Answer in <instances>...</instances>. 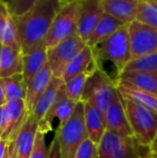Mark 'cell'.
Returning a JSON list of instances; mask_svg holds the SVG:
<instances>
[{
    "label": "cell",
    "instance_id": "1",
    "mask_svg": "<svg viewBox=\"0 0 157 158\" xmlns=\"http://www.w3.org/2000/svg\"><path fill=\"white\" fill-rule=\"evenodd\" d=\"M60 6L61 0H44L25 14L14 17L23 54L43 43Z\"/></svg>",
    "mask_w": 157,
    "mask_h": 158
},
{
    "label": "cell",
    "instance_id": "2",
    "mask_svg": "<svg viewBox=\"0 0 157 158\" xmlns=\"http://www.w3.org/2000/svg\"><path fill=\"white\" fill-rule=\"evenodd\" d=\"M90 48L94 54L97 67L99 68L105 63L111 64L115 68L116 80H118L130 61L127 25L119 28L112 35L98 42Z\"/></svg>",
    "mask_w": 157,
    "mask_h": 158
},
{
    "label": "cell",
    "instance_id": "3",
    "mask_svg": "<svg viewBox=\"0 0 157 158\" xmlns=\"http://www.w3.org/2000/svg\"><path fill=\"white\" fill-rule=\"evenodd\" d=\"M122 101L132 137L142 146L150 148L157 135V113L123 97Z\"/></svg>",
    "mask_w": 157,
    "mask_h": 158
},
{
    "label": "cell",
    "instance_id": "4",
    "mask_svg": "<svg viewBox=\"0 0 157 158\" xmlns=\"http://www.w3.org/2000/svg\"><path fill=\"white\" fill-rule=\"evenodd\" d=\"M61 158H74L82 142L87 138L84 125L83 101L76 103L72 116L64 125L58 126L55 131Z\"/></svg>",
    "mask_w": 157,
    "mask_h": 158
},
{
    "label": "cell",
    "instance_id": "5",
    "mask_svg": "<svg viewBox=\"0 0 157 158\" xmlns=\"http://www.w3.org/2000/svg\"><path fill=\"white\" fill-rule=\"evenodd\" d=\"M98 158H142L151 155L132 135H123L105 130L97 144Z\"/></svg>",
    "mask_w": 157,
    "mask_h": 158
},
{
    "label": "cell",
    "instance_id": "6",
    "mask_svg": "<svg viewBox=\"0 0 157 158\" xmlns=\"http://www.w3.org/2000/svg\"><path fill=\"white\" fill-rule=\"evenodd\" d=\"M116 94L115 80L102 69L97 68L88 77L82 101L90 102L105 114Z\"/></svg>",
    "mask_w": 157,
    "mask_h": 158
},
{
    "label": "cell",
    "instance_id": "7",
    "mask_svg": "<svg viewBox=\"0 0 157 158\" xmlns=\"http://www.w3.org/2000/svg\"><path fill=\"white\" fill-rule=\"evenodd\" d=\"M78 10L79 1L61 3L43 41L46 48H52L59 42L76 35Z\"/></svg>",
    "mask_w": 157,
    "mask_h": 158
},
{
    "label": "cell",
    "instance_id": "8",
    "mask_svg": "<svg viewBox=\"0 0 157 158\" xmlns=\"http://www.w3.org/2000/svg\"><path fill=\"white\" fill-rule=\"evenodd\" d=\"M130 61L157 54V30L138 21L127 24Z\"/></svg>",
    "mask_w": 157,
    "mask_h": 158
},
{
    "label": "cell",
    "instance_id": "9",
    "mask_svg": "<svg viewBox=\"0 0 157 158\" xmlns=\"http://www.w3.org/2000/svg\"><path fill=\"white\" fill-rule=\"evenodd\" d=\"M86 45L78 35H74L48 48V64L53 77L61 79L66 67Z\"/></svg>",
    "mask_w": 157,
    "mask_h": 158
},
{
    "label": "cell",
    "instance_id": "10",
    "mask_svg": "<svg viewBox=\"0 0 157 158\" xmlns=\"http://www.w3.org/2000/svg\"><path fill=\"white\" fill-rule=\"evenodd\" d=\"M105 14L102 0H80L76 35L87 44L93 31Z\"/></svg>",
    "mask_w": 157,
    "mask_h": 158
},
{
    "label": "cell",
    "instance_id": "11",
    "mask_svg": "<svg viewBox=\"0 0 157 158\" xmlns=\"http://www.w3.org/2000/svg\"><path fill=\"white\" fill-rule=\"evenodd\" d=\"M76 103L78 102H74L73 100L68 97L63 86L53 108L46 114V116L38 124V130L44 135L48 133L52 130V121L54 118L58 119V126L64 125L72 116L74 110H76Z\"/></svg>",
    "mask_w": 157,
    "mask_h": 158
},
{
    "label": "cell",
    "instance_id": "12",
    "mask_svg": "<svg viewBox=\"0 0 157 158\" xmlns=\"http://www.w3.org/2000/svg\"><path fill=\"white\" fill-rule=\"evenodd\" d=\"M37 133H38V122L31 113L28 112L25 121L17 131L14 141H12L14 143L19 158H29Z\"/></svg>",
    "mask_w": 157,
    "mask_h": 158
},
{
    "label": "cell",
    "instance_id": "13",
    "mask_svg": "<svg viewBox=\"0 0 157 158\" xmlns=\"http://www.w3.org/2000/svg\"><path fill=\"white\" fill-rule=\"evenodd\" d=\"M105 118L107 130L123 135H132L122 97L118 92L108 106L105 113Z\"/></svg>",
    "mask_w": 157,
    "mask_h": 158
},
{
    "label": "cell",
    "instance_id": "14",
    "mask_svg": "<svg viewBox=\"0 0 157 158\" xmlns=\"http://www.w3.org/2000/svg\"><path fill=\"white\" fill-rule=\"evenodd\" d=\"M4 110L6 115V130L1 139L8 142L14 141L17 135V131L21 128L22 124L24 123L26 116L28 114L26 108L25 100H16V101H6L4 104Z\"/></svg>",
    "mask_w": 157,
    "mask_h": 158
},
{
    "label": "cell",
    "instance_id": "15",
    "mask_svg": "<svg viewBox=\"0 0 157 158\" xmlns=\"http://www.w3.org/2000/svg\"><path fill=\"white\" fill-rule=\"evenodd\" d=\"M84 108V125L87 138L94 143L98 144L107 130L105 114L101 113L90 102L83 101Z\"/></svg>",
    "mask_w": 157,
    "mask_h": 158
},
{
    "label": "cell",
    "instance_id": "16",
    "mask_svg": "<svg viewBox=\"0 0 157 158\" xmlns=\"http://www.w3.org/2000/svg\"><path fill=\"white\" fill-rule=\"evenodd\" d=\"M63 86H64L63 80L59 79V77H53L48 87L46 88L45 92L40 96L39 99L37 100L36 104L34 106V108H32L30 113L34 115V117L38 122V124L46 116V114L53 108L57 98H58V95L60 93Z\"/></svg>",
    "mask_w": 157,
    "mask_h": 158
},
{
    "label": "cell",
    "instance_id": "17",
    "mask_svg": "<svg viewBox=\"0 0 157 158\" xmlns=\"http://www.w3.org/2000/svg\"><path fill=\"white\" fill-rule=\"evenodd\" d=\"M48 64V48L41 43L30 50L29 52L23 54V79L26 86L29 81Z\"/></svg>",
    "mask_w": 157,
    "mask_h": 158
},
{
    "label": "cell",
    "instance_id": "18",
    "mask_svg": "<svg viewBox=\"0 0 157 158\" xmlns=\"http://www.w3.org/2000/svg\"><path fill=\"white\" fill-rule=\"evenodd\" d=\"M23 53L19 48L0 43V79L22 74Z\"/></svg>",
    "mask_w": 157,
    "mask_h": 158
},
{
    "label": "cell",
    "instance_id": "19",
    "mask_svg": "<svg viewBox=\"0 0 157 158\" xmlns=\"http://www.w3.org/2000/svg\"><path fill=\"white\" fill-rule=\"evenodd\" d=\"M53 79V73L48 64L44 66L34 77L29 81L26 86V98L25 103L28 112H31L32 108L36 104L39 97L45 92Z\"/></svg>",
    "mask_w": 157,
    "mask_h": 158
},
{
    "label": "cell",
    "instance_id": "20",
    "mask_svg": "<svg viewBox=\"0 0 157 158\" xmlns=\"http://www.w3.org/2000/svg\"><path fill=\"white\" fill-rule=\"evenodd\" d=\"M115 83L157 95V75L150 73L123 71Z\"/></svg>",
    "mask_w": 157,
    "mask_h": 158
},
{
    "label": "cell",
    "instance_id": "21",
    "mask_svg": "<svg viewBox=\"0 0 157 158\" xmlns=\"http://www.w3.org/2000/svg\"><path fill=\"white\" fill-rule=\"evenodd\" d=\"M97 68L98 67L96 64L92 48L86 45L66 67L61 80L64 82H67L68 80L72 79L73 77H76V75L87 72V71H93Z\"/></svg>",
    "mask_w": 157,
    "mask_h": 158
},
{
    "label": "cell",
    "instance_id": "22",
    "mask_svg": "<svg viewBox=\"0 0 157 158\" xmlns=\"http://www.w3.org/2000/svg\"><path fill=\"white\" fill-rule=\"evenodd\" d=\"M102 6L105 13L125 25L136 21L137 0H102Z\"/></svg>",
    "mask_w": 157,
    "mask_h": 158
},
{
    "label": "cell",
    "instance_id": "23",
    "mask_svg": "<svg viewBox=\"0 0 157 158\" xmlns=\"http://www.w3.org/2000/svg\"><path fill=\"white\" fill-rule=\"evenodd\" d=\"M0 43L21 50L15 19L2 0H0Z\"/></svg>",
    "mask_w": 157,
    "mask_h": 158
},
{
    "label": "cell",
    "instance_id": "24",
    "mask_svg": "<svg viewBox=\"0 0 157 158\" xmlns=\"http://www.w3.org/2000/svg\"><path fill=\"white\" fill-rule=\"evenodd\" d=\"M116 88H118L119 95L123 98L130 100V101L134 102V103L139 104V106H143L147 110H151L157 113V95L136 89V88L122 85V84L118 83H116Z\"/></svg>",
    "mask_w": 157,
    "mask_h": 158
},
{
    "label": "cell",
    "instance_id": "25",
    "mask_svg": "<svg viewBox=\"0 0 157 158\" xmlns=\"http://www.w3.org/2000/svg\"><path fill=\"white\" fill-rule=\"evenodd\" d=\"M123 26H125V24L119 22L118 19H114L111 15L105 13L100 19V21H99V23L97 24L96 28L93 31L89 40L87 41V45L92 48L98 42L109 38L110 35H112L115 31H118L119 28H122Z\"/></svg>",
    "mask_w": 157,
    "mask_h": 158
},
{
    "label": "cell",
    "instance_id": "26",
    "mask_svg": "<svg viewBox=\"0 0 157 158\" xmlns=\"http://www.w3.org/2000/svg\"><path fill=\"white\" fill-rule=\"evenodd\" d=\"M0 82L6 94V101L25 100L26 98V83L22 74H15L12 77L0 79Z\"/></svg>",
    "mask_w": 157,
    "mask_h": 158
},
{
    "label": "cell",
    "instance_id": "27",
    "mask_svg": "<svg viewBox=\"0 0 157 158\" xmlns=\"http://www.w3.org/2000/svg\"><path fill=\"white\" fill-rule=\"evenodd\" d=\"M136 21L157 30L156 0H137Z\"/></svg>",
    "mask_w": 157,
    "mask_h": 158
},
{
    "label": "cell",
    "instance_id": "28",
    "mask_svg": "<svg viewBox=\"0 0 157 158\" xmlns=\"http://www.w3.org/2000/svg\"><path fill=\"white\" fill-rule=\"evenodd\" d=\"M95 70H96V69H95ZM95 70L81 73V74H79V75H76V77H73L72 79L68 80L67 82H64L65 92L70 99H72L74 102L82 101V98H83L84 89H85L87 80H88V77H89V75L92 74Z\"/></svg>",
    "mask_w": 157,
    "mask_h": 158
},
{
    "label": "cell",
    "instance_id": "29",
    "mask_svg": "<svg viewBox=\"0 0 157 158\" xmlns=\"http://www.w3.org/2000/svg\"><path fill=\"white\" fill-rule=\"evenodd\" d=\"M124 71H134V72H144L157 75V54L149 55L129 61Z\"/></svg>",
    "mask_w": 157,
    "mask_h": 158
},
{
    "label": "cell",
    "instance_id": "30",
    "mask_svg": "<svg viewBox=\"0 0 157 158\" xmlns=\"http://www.w3.org/2000/svg\"><path fill=\"white\" fill-rule=\"evenodd\" d=\"M44 0H10L6 3L13 17L21 16Z\"/></svg>",
    "mask_w": 157,
    "mask_h": 158
},
{
    "label": "cell",
    "instance_id": "31",
    "mask_svg": "<svg viewBox=\"0 0 157 158\" xmlns=\"http://www.w3.org/2000/svg\"><path fill=\"white\" fill-rule=\"evenodd\" d=\"M48 152H50V146L46 145L45 135L38 130L29 158H48Z\"/></svg>",
    "mask_w": 157,
    "mask_h": 158
},
{
    "label": "cell",
    "instance_id": "32",
    "mask_svg": "<svg viewBox=\"0 0 157 158\" xmlns=\"http://www.w3.org/2000/svg\"><path fill=\"white\" fill-rule=\"evenodd\" d=\"M74 158H98L97 144L86 138L78 148Z\"/></svg>",
    "mask_w": 157,
    "mask_h": 158
},
{
    "label": "cell",
    "instance_id": "33",
    "mask_svg": "<svg viewBox=\"0 0 157 158\" xmlns=\"http://www.w3.org/2000/svg\"><path fill=\"white\" fill-rule=\"evenodd\" d=\"M48 158H61L60 157V152H59V145L57 138L54 135L52 142L50 144V152H48Z\"/></svg>",
    "mask_w": 157,
    "mask_h": 158
},
{
    "label": "cell",
    "instance_id": "34",
    "mask_svg": "<svg viewBox=\"0 0 157 158\" xmlns=\"http://www.w3.org/2000/svg\"><path fill=\"white\" fill-rule=\"evenodd\" d=\"M6 126H8V122H6V115L4 106H0V138L4 135L6 130Z\"/></svg>",
    "mask_w": 157,
    "mask_h": 158
},
{
    "label": "cell",
    "instance_id": "35",
    "mask_svg": "<svg viewBox=\"0 0 157 158\" xmlns=\"http://www.w3.org/2000/svg\"><path fill=\"white\" fill-rule=\"evenodd\" d=\"M8 145H9V142L0 138V158L4 157L6 151H8Z\"/></svg>",
    "mask_w": 157,
    "mask_h": 158
},
{
    "label": "cell",
    "instance_id": "36",
    "mask_svg": "<svg viewBox=\"0 0 157 158\" xmlns=\"http://www.w3.org/2000/svg\"><path fill=\"white\" fill-rule=\"evenodd\" d=\"M8 150H9V154H10L11 158H19L16 154V150H15V146L13 142H9V145H8Z\"/></svg>",
    "mask_w": 157,
    "mask_h": 158
},
{
    "label": "cell",
    "instance_id": "37",
    "mask_svg": "<svg viewBox=\"0 0 157 158\" xmlns=\"http://www.w3.org/2000/svg\"><path fill=\"white\" fill-rule=\"evenodd\" d=\"M6 102V94H4L3 87H2V84L0 82V106H4Z\"/></svg>",
    "mask_w": 157,
    "mask_h": 158
},
{
    "label": "cell",
    "instance_id": "38",
    "mask_svg": "<svg viewBox=\"0 0 157 158\" xmlns=\"http://www.w3.org/2000/svg\"><path fill=\"white\" fill-rule=\"evenodd\" d=\"M150 153L152 155H157V135L155 139H154L153 143H152V145L150 146Z\"/></svg>",
    "mask_w": 157,
    "mask_h": 158
},
{
    "label": "cell",
    "instance_id": "39",
    "mask_svg": "<svg viewBox=\"0 0 157 158\" xmlns=\"http://www.w3.org/2000/svg\"><path fill=\"white\" fill-rule=\"evenodd\" d=\"M74 1H80V0H61V3H68V2H74Z\"/></svg>",
    "mask_w": 157,
    "mask_h": 158
},
{
    "label": "cell",
    "instance_id": "40",
    "mask_svg": "<svg viewBox=\"0 0 157 158\" xmlns=\"http://www.w3.org/2000/svg\"><path fill=\"white\" fill-rule=\"evenodd\" d=\"M3 158H11L10 157V154H9V150L6 151V155H4V157Z\"/></svg>",
    "mask_w": 157,
    "mask_h": 158
},
{
    "label": "cell",
    "instance_id": "41",
    "mask_svg": "<svg viewBox=\"0 0 157 158\" xmlns=\"http://www.w3.org/2000/svg\"><path fill=\"white\" fill-rule=\"evenodd\" d=\"M150 158H157V155H152V154H151V156H150Z\"/></svg>",
    "mask_w": 157,
    "mask_h": 158
},
{
    "label": "cell",
    "instance_id": "42",
    "mask_svg": "<svg viewBox=\"0 0 157 158\" xmlns=\"http://www.w3.org/2000/svg\"><path fill=\"white\" fill-rule=\"evenodd\" d=\"M2 1H3V2H4V3H8V2H9V1H10V0H2Z\"/></svg>",
    "mask_w": 157,
    "mask_h": 158
},
{
    "label": "cell",
    "instance_id": "43",
    "mask_svg": "<svg viewBox=\"0 0 157 158\" xmlns=\"http://www.w3.org/2000/svg\"><path fill=\"white\" fill-rule=\"evenodd\" d=\"M150 156H151V155H149V156H145V157H142V158H150Z\"/></svg>",
    "mask_w": 157,
    "mask_h": 158
},
{
    "label": "cell",
    "instance_id": "44",
    "mask_svg": "<svg viewBox=\"0 0 157 158\" xmlns=\"http://www.w3.org/2000/svg\"><path fill=\"white\" fill-rule=\"evenodd\" d=\"M156 1H157V0H156Z\"/></svg>",
    "mask_w": 157,
    "mask_h": 158
}]
</instances>
